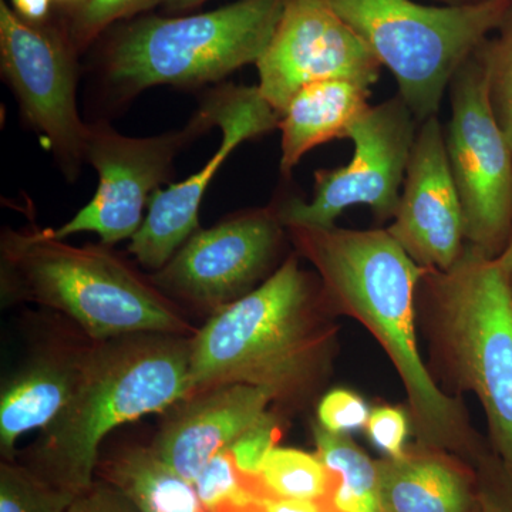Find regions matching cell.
<instances>
[{"mask_svg":"<svg viewBox=\"0 0 512 512\" xmlns=\"http://www.w3.org/2000/svg\"><path fill=\"white\" fill-rule=\"evenodd\" d=\"M370 409L360 394L349 389H333L323 394L316 409V423L335 434L365 429Z\"/></svg>","mask_w":512,"mask_h":512,"instance_id":"cell-28","label":"cell"},{"mask_svg":"<svg viewBox=\"0 0 512 512\" xmlns=\"http://www.w3.org/2000/svg\"><path fill=\"white\" fill-rule=\"evenodd\" d=\"M215 126L211 96L187 126L161 136L127 137L109 124H90L84 160L99 174V187L83 210L55 229L57 237L94 232L107 247L133 238L146 218L144 208L173 175L175 158Z\"/></svg>","mask_w":512,"mask_h":512,"instance_id":"cell-9","label":"cell"},{"mask_svg":"<svg viewBox=\"0 0 512 512\" xmlns=\"http://www.w3.org/2000/svg\"><path fill=\"white\" fill-rule=\"evenodd\" d=\"M365 433L370 443L382 451L383 457L403 456L412 433L409 413L396 406L375 407L370 412Z\"/></svg>","mask_w":512,"mask_h":512,"instance_id":"cell-30","label":"cell"},{"mask_svg":"<svg viewBox=\"0 0 512 512\" xmlns=\"http://www.w3.org/2000/svg\"><path fill=\"white\" fill-rule=\"evenodd\" d=\"M286 239L275 205L239 212L198 229L150 279L180 308L210 318L274 274Z\"/></svg>","mask_w":512,"mask_h":512,"instance_id":"cell-10","label":"cell"},{"mask_svg":"<svg viewBox=\"0 0 512 512\" xmlns=\"http://www.w3.org/2000/svg\"><path fill=\"white\" fill-rule=\"evenodd\" d=\"M286 421L285 414L271 407L228 447L242 473L258 474L262 470L266 458L284 436Z\"/></svg>","mask_w":512,"mask_h":512,"instance_id":"cell-27","label":"cell"},{"mask_svg":"<svg viewBox=\"0 0 512 512\" xmlns=\"http://www.w3.org/2000/svg\"><path fill=\"white\" fill-rule=\"evenodd\" d=\"M52 0H12L13 8L20 18L30 23H43L49 15Z\"/></svg>","mask_w":512,"mask_h":512,"instance_id":"cell-33","label":"cell"},{"mask_svg":"<svg viewBox=\"0 0 512 512\" xmlns=\"http://www.w3.org/2000/svg\"><path fill=\"white\" fill-rule=\"evenodd\" d=\"M500 35L478 47L488 76L491 107L512 150V12L501 26Z\"/></svg>","mask_w":512,"mask_h":512,"instance_id":"cell-24","label":"cell"},{"mask_svg":"<svg viewBox=\"0 0 512 512\" xmlns=\"http://www.w3.org/2000/svg\"><path fill=\"white\" fill-rule=\"evenodd\" d=\"M386 229L421 268L446 271L466 249L463 210L437 116L417 128L399 207Z\"/></svg>","mask_w":512,"mask_h":512,"instance_id":"cell-15","label":"cell"},{"mask_svg":"<svg viewBox=\"0 0 512 512\" xmlns=\"http://www.w3.org/2000/svg\"><path fill=\"white\" fill-rule=\"evenodd\" d=\"M210 96L215 104L217 126L224 134L220 148L188 180L154 194L143 225L128 247L141 265L154 272L163 268L200 229L198 215L205 192L229 154L249 138L278 128L281 120L258 87L225 86Z\"/></svg>","mask_w":512,"mask_h":512,"instance_id":"cell-14","label":"cell"},{"mask_svg":"<svg viewBox=\"0 0 512 512\" xmlns=\"http://www.w3.org/2000/svg\"><path fill=\"white\" fill-rule=\"evenodd\" d=\"M160 3L165 0H82L74 6L66 35L74 50L80 52L117 20L131 18Z\"/></svg>","mask_w":512,"mask_h":512,"instance_id":"cell-26","label":"cell"},{"mask_svg":"<svg viewBox=\"0 0 512 512\" xmlns=\"http://www.w3.org/2000/svg\"><path fill=\"white\" fill-rule=\"evenodd\" d=\"M0 295L3 308L30 302L63 313L92 340L197 332L150 276L107 245L74 247L36 224L3 229Z\"/></svg>","mask_w":512,"mask_h":512,"instance_id":"cell-5","label":"cell"},{"mask_svg":"<svg viewBox=\"0 0 512 512\" xmlns=\"http://www.w3.org/2000/svg\"><path fill=\"white\" fill-rule=\"evenodd\" d=\"M192 336L136 333L93 340L69 404L19 463L74 495L89 490L111 431L163 414L191 393Z\"/></svg>","mask_w":512,"mask_h":512,"instance_id":"cell-3","label":"cell"},{"mask_svg":"<svg viewBox=\"0 0 512 512\" xmlns=\"http://www.w3.org/2000/svg\"><path fill=\"white\" fill-rule=\"evenodd\" d=\"M498 266H500L501 272L505 279L508 289H510L512 296V228L510 235H508L507 242L501 254L497 256Z\"/></svg>","mask_w":512,"mask_h":512,"instance_id":"cell-34","label":"cell"},{"mask_svg":"<svg viewBox=\"0 0 512 512\" xmlns=\"http://www.w3.org/2000/svg\"><path fill=\"white\" fill-rule=\"evenodd\" d=\"M271 407V394L249 384L195 390L165 410L150 446L178 476L194 484L212 458Z\"/></svg>","mask_w":512,"mask_h":512,"instance_id":"cell-16","label":"cell"},{"mask_svg":"<svg viewBox=\"0 0 512 512\" xmlns=\"http://www.w3.org/2000/svg\"><path fill=\"white\" fill-rule=\"evenodd\" d=\"M448 92L451 116L444 141L466 241L497 258L512 228V150L495 119L477 50L451 80Z\"/></svg>","mask_w":512,"mask_h":512,"instance_id":"cell-8","label":"cell"},{"mask_svg":"<svg viewBox=\"0 0 512 512\" xmlns=\"http://www.w3.org/2000/svg\"><path fill=\"white\" fill-rule=\"evenodd\" d=\"M194 487L205 512L237 510L255 498L228 448L220 451L205 466Z\"/></svg>","mask_w":512,"mask_h":512,"instance_id":"cell-25","label":"cell"},{"mask_svg":"<svg viewBox=\"0 0 512 512\" xmlns=\"http://www.w3.org/2000/svg\"><path fill=\"white\" fill-rule=\"evenodd\" d=\"M0 67L29 126L76 181L89 124L77 110L76 50L67 35L30 23L0 0Z\"/></svg>","mask_w":512,"mask_h":512,"instance_id":"cell-12","label":"cell"},{"mask_svg":"<svg viewBox=\"0 0 512 512\" xmlns=\"http://www.w3.org/2000/svg\"><path fill=\"white\" fill-rule=\"evenodd\" d=\"M316 454L338 476L333 503L345 512H379L376 461L349 434H335L312 426Z\"/></svg>","mask_w":512,"mask_h":512,"instance_id":"cell-22","label":"cell"},{"mask_svg":"<svg viewBox=\"0 0 512 512\" xmlns=\"http://www.w3.org/2000/svg\"><path fill=\"white\" fill-rule=\"evenodd\" d=\"M256 67L259 93L282 116L308 84L349 80L372 87L383 66L329 0H288Z\"/></svg>","mask_w":512,"mask_h":512,"instance_id":"cell-13","label":"cell"},{"mask_svg":"<svg viewBox=\"0 0 512 512\" xmlns=\"http://www.w3.org/2000/svg\"><path fill=\"white\" fill-rule=\"evenodd\" d=\"M93 340L56 336L39 343L0 390V453L15 460L23 434L46 429L69 404Z\"/></svg>","mask_w":512,"mask_h":512,"instance_id":"cell-17","label":"cell"},{"mask_svg":"<svg viewBox=\"0 0 512 512\" xmlns=\"http://www.w3.org/2000/svg\"><path fill=\"white\" fill-rule=\"evenodd\" d=\"M288 0H238L184 18H144L114 37L104 56V80L119 97L148 87L202 86L245 64L258 63Z\"/></svg>","mask_w":512,"mask_h":512,"instance_id":"cell-6","label":"cell"},{"mask_svg":"<svg viewBox=\"0 0 512 512\" xmlns=\"http://www.w3.org/2000/svg\"><path fill=\"white\" fill-rule=\"evenodd\" d=\"M67 512H137L126 495L107 481L96 478L92 487L77 494Z\"/></svg>","mask_w":512,"mask_h":512,"instance_id":"cell-31","label":"cell"},{"mask_svg":"<svg viewBox=\"0 0 512 512\" xmlns=\"http://www.w3.org/2000/svg\"><path fill=\"white\" fill-rule=\"evenodd\" d=\"M229 512H345L336 507L332 498L325 500H289V498L258 495L245 507Z\"/></svg>","mask_w":512,"mask_h":512,"instance_id":"cell-32","label":"cell"},{"mask_svg":"<svg viewBox=\"0 0 512 512\" xmlns=\"http://www.w3.org/2000/svg\"><path fill=\"white\" fill-rule=\"evenodd\" d=\"M376 467L379 512H478L476 470L448 451L414 441Z\"/></svg>","mask_w":512,"mask_h":512,"instance_id":"cell-18","label":"cell"},{"mask_svg":"<svg viewBox=\"0 0 512 512\" xmlns=\"http://www.w3.org/2000/svg\"><path fill=\"white\" fill-rule=\"evenodd\" d=\"M67 2H82V0H67Z\"/></svg>","mask_w":512,"mask_h":512,"instance_id":"cell-37","label":"cell"},{"mask_svg":"<svg viewBox=\"0 0 512 512\" xmlns=\"http://www.w3.org/2000/svg\"><path fill=\"white\" fill-rule=\"evenodd\" d=\"M293 251L315 268L330 308L376 339L406 393L416 443L470 466L490 448L460 397L440 389L417 339L416 289L424 268L386 228L286 227Z\"/></svg>","mask_w":512,"mask_h":512,"instance_id":"cell-1","label":"cell"},{"mask_svg":"<svg viewBox=\"0 0 512 512\" xmlns=\"http://www.w3.org/2000/svg\"><path fill=\"white\" fill-rule=\"evenodd\" d=\"M416 316L431 376L450 396L477 397L488 443L512 467V296L497 258L467 244L446 271L424 268Z\"/></svg>","mask_w":512,"mask_h":512,"instance_id":"cell-4","label":"cell"},{"mask_svg":"<svg viewBox=\"0 0 512 512\" xmlns=\"http://www.w3.org/2000/svg\"><path fill=\"white\" fill-rule=\"evenodd\" d=\"M207 0H165V10L170 13L184 12L202 5Z\"/></svg>","mask_w":512,"mask_h":512,"instance_id":"cell-35","label":"cell"},{"mask_svg":"<svg viewBox=\"0 0 512 512\" xmlns=\"http://www.w3.org/2000/svg\"><path fill=\"white\" fill-rule=\"evenodd\" d=\"M417 128L399 94L370 106L350 131L355 144L350 163L316 171L312 201L292 198L275 204L279 220L285 228H330L343 211L357 205H365L379 221L393 220Z\"/></svg>","mask_w":512,"mask_h":512,"instance_id":"cell-11","label":"cell"},{"mask_svg":"<svg viewBox=\"0 0 512 512\" xmlns=\"http://www.w3.org/2000/svg\"><path fill=\"white\" fill-rule=\"evenodd\" d=\"M370 87L349 80H325L302 87L282 113L281 174L293 168L313 148L349 138L357 120L369 110Z\"/></svg>","mask_w":512,"mask_h":512,"instance_id":"cell-19","label":"cell"},{"mask_svg":"<svg viewBox=\"0 0 512 512\" xmlns=\"http://www.w3.org/2000/svg\"><path fill=\"white\" fill-rule=\"evenodd\" d=\"M444 5H467V3L478 2V0H437Z\"/></svg>","mask_w":512,"mask_h":512,"instance_id":"cell-36","label":"cell"},{"mask_svg":"<svg viewBox=\"0 0 512 512\" xmlns=\"http://www.w3.org/2000/svg\"><path fill=\"white\" fill-rule=\"evenodd\" d=\"M74 498L18 460L0 464V512H67Z\"/></svg>","mask_w":512,"mask_h":512,"instance_id":"cell-23","label":"cell"},{"mask_svg":"<svg viewBox=\"0 0 512 512\" xmlns=\"http://www.w3.org/2000/svg\"><path fill=\"white\" fill-rule=\"evenodd\" d=\"M474 470L478 512H512V467L490 447L478 458Z\"/></svg>","mask_w":512,"mask_h":512,"instance_id":"cell-29","label":"cell"},{"mask_svg":"<svg viewBox=\"0 0 512 512\" xmlns=\"http://www.w3.org/2000/svg\"><path fill=\"white\" fill-rule=\"evenodd\" d=\"M244 474L255 497L333 500L339 483L338 476L323 464L318 454L298 448L276 447L258 474Z\"/></svg>","mask_w":512,"mask_h":512,"instance_id":"cell-21","label":"cell"},{"mask_svg":"<svg viewBox=\"0 0 512 512\" xmlns=\"http://www.w3.org/2000/svg\"><path fill=\"white\" fill-rule=\"evenodd\" d=\"M292 251L254 291L215 312L191 338V393L259 387L286 417L323 396L339 355L338 316L318 275ZM190 393V394H191Z\"/></svg>","mask_w":512,"mask_h":512,"instance_id":"cell-2","label":"cell"},{"mask_svg":"<svg viewBox=\"0 0 512 512\" xmlns=\"http://www.w3.org/2000/svg\"><path fill=\"white\" fill-rule=\"evenodd\" d=\"M329 3L392 72L419 124L437 116L458 70L512 12V0L444 6L413 0Z\"/></svg>","mask_w":512,"mask_h":512,"instance_id":"cell-7","label":"cell"},{"mask_svg":"<svg viewBox=\"0 0 512 512\" xmlns=\"http://www.w3.org/2000/svg\"><path fill=\"white\" fill-rule=\"evenodd\" d=\"M96 478L119 488L137 512H205L194 484L178 476L151 446L126 444L100 456Z\"/></svg>","mask_w":512,"mask_h":512,"instance_id":"cell-20","label":"cell"}]
</instances>
